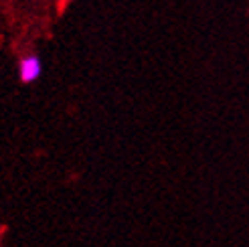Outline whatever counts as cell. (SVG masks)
Segmentation results:
<instances>
[{
  "label": "cell",
  "instance_id": "obj_2",
  "mask_svg": "<svg viewBox=\"0 0 249 247\" xmlns=\"http://www.w3.org/2000/svg\"><path fill=\"white\" fill-rule=\"evenodd\" d=\"M65 2H71V0H65Z\"/></svg>",
  "mask_w": 249,
  "mask_h": 247
},
{
  "label": "cell",
  "instance_id": "obj_1",
  "mask_svg": "<svg viewBox=\"0 0 249 247\" xmlns=\"http://www.w3.org/2000/svg\"><path fill=\"white\" fill-rule=\"evenodd\" d=\"M43 75V61L39 55L29 53L18 59V79L24 85H31L35 81H39Z\"/></svg>",
  "mask_w": 249,
  "mask_h": 247
}]
</instances>
